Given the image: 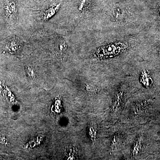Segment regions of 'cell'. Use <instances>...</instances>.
Masks as SVG:
<instances>
[{
	"label": "cell",
	"instance_id": "1",
	"mask_svg": "<svg viewBox=\"0 0 160 160\" xmlns=\"http://www.w3.org/2000/svg\"><path fill=\"white\" fill-rule=\"evenodd\" d=\"M6 18L10 22H13L17 12L16 5L12 0H7L4 6Z\"/></svg>",
	"mask_w": 160,
	"mask_h": 160
},
{
	"label": "cell",
	"instance_id": "2",
	"mask_svg": "<svg viewBox=\"0 0 160 160\" xmlns=\"http://www.w3.org/2000/svg\"><path fill=\"white\" fill-rule=\"evenodd\" d=\"M60 4L55 6H52L49 7L44 12L43 14V19L47 20L52 17L59 9Z\"/></svg>",
	"mask_w": 160,
	"mask_h": 160
},
{
	"label": "cell",
	"instance_id": "3",
	"mask_svg": "<svg viewBox=\"0 0 160 160\" xmlns=\"http://www.w3.org/2000/svg\"><path fill=\"white\" fill-rule=\"evenodd\" d=\"M19 49V46L16 40H12L9 42L6 45V51L11 53H14L17 52Z\"/></svg>",
	"mask_w": 160,
	"mask_h": 160
},
{
	"label": "cell",
	"instance_id": "4",
	"mask_svg": "<svg viewBox=\"0 0 160 160\" xmlns=\"http://www.w3.org/2000/svg\"><path fill=\"white\" fill-rule=\"evenodd\" d=\"M66 153L67 155V157L68 158H70V159H76L78 157V151L77 149H76L75 147H69L68 149L66 150Z\"/></svg>",
	"mask_w": 160,
	"mask_h": 160
},
{
	"label": "cell",
	"instance_id": "5",
	"mask_svg": "<svg viewBox=\"0 0 160 160\" xmlns=\"http://www.w3.org/2000/svg\"><path fill=\"white\" fill-rule=\"evenodd\" d=\"M67 47L66 43L64 42H62L58 45L57 49L59 52H64L67 49Z\"/></svg>",
	"mask_w": 160,
	"mask_h": 160
},
{
	"label": "cell",
	"instance_id": "6",
	"mask_svg": "<svg viewBox=\"0 0 160 160\" xmlns=\"http://www.w3.org/2000/svg\"><path fill=\"white\" fill-rule=\"evenodd\" d=\"M26 70L27 74L29 77L31 78L34 77L35 75V72L34 69L32 68V67L30 66H27L26 68Z\"/></svg>",
	"mask_w": 160,
	"mask_h": 160
},
{
	"label": "cell",
	"instance_id": "7",
	"mask_svg": "<svg viewBox=\"0 0 160 160\" xmlns=\"http://www.w3.org/2000/svg\"><path fill=\"white\" fill-rule=\"evenodd\" d=\"M86 89H87V91H89L91 92H95L96 90V89H95L93 86H89V85H88V86H86Z\"/></svg>",
	"mask_w": 160,
	"mask_h": 160
},
{
	"label": "cell",
	"instance_id": "8",
	"mask_svg": "<svg viewBox=\"0 0 160 160\" xmlns=\"http://www.w3.org/2000/svg\"><path fill=\"white\" fill-rule=\"evenodd\" d=\"M87 0H82L81 1V5H80L79 8V9L80 10H82V9L83 7L85 6V4H86V2H87Z\"/></svg>",
	"mask_w": 160,
	"mask_h": 160
}]
</instances>
